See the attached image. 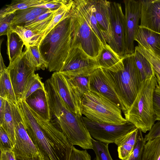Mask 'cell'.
<instances>
[{"label":"cell","mask_w":160,"mask_h":160,"mask_svg":"<svg viewBox=\"0 0 160 160\" xmlns=\"http://www.w3.org/2000/svg\"><path fill=\"white\" fill-rule=\"evenodd\" d=\"M154 72L158 84L160 87V74L155 71H154Z\"/></svg>","instance_id":"obj_49"},{"label":"cell","mask_w":160,"mask_h":160,"mask_svg":"<svg viewBox=\"0 0 160 160\" xmlns=\"http://www.w3.org/2000/svg\"><path fill=\"white\" fill-rule=\"evenodd\" d=\"M14 14L0 15V35H7L8 31L12 27V22Z\"/></svg>","instance_id":"obj_39"},{"label":"cell","mask_w":160,"mask_h":160,"mask_svg":"<svg viewBox=\"0 0 160 160\" xmlns=\"http://www.w3.org/2000/svg\"><path fill=\"white\" fill-rule=\"evenodd\" d=\"M41 160H47L41 155Z\"/></svg>","instance_id":"obj_50"},{"label":"cell","mask_w":160,"mask_h":160,"mask_svg":"<svg viewBox=\"0 0 160 160\" xmlns=\"http://www.w3.org/2000/svg\"><path fill=\"white\" fill-rule=\"evenodd\" d=\"M111 26L112 40L108 44L120 57L126 55L125 15L120 3L111 2Z\"/></svg>","instance_id":"obj_13"},{"label":"cell","mask_w":160,"mask_h":160,"mask_svg":"<svg viewBox=\"0 0 160 160\" xmlns=\"http://www.w3.org/2000/svg\"><path fill=\"white\" fill-rule=\"evenodd\" d=\"M138 44L160 56V34L140 27L134 39Z\"/></svg>","instance_id":"obj_19"},{"label":"cell","mask_w":160,"mask_h":160,"mask_svg":"<svg viewBox=\"0 0 160 160\" xmlns=\"http://www.w3.org/2000/svg\"><path fill=\"white\" fill-rule=\"evenodd\" d=\"M24 52L27 59L36 70L48 69V63L43 58L38 46L31 45L26 46Z\"/></svg>","instance_id":"obj_25"},{"label":"cell","mask_w":160,"mask_h":160,"mask_svg":"<svg viewBox=\"0 0 160 160\" xmlns=\"http://www.w3.org/2000/svg\"><path fill=\"white\" fill-rule=\"evenodd\" d=\"M18 103L27 132L40 153L47 160H66L73 145L63 133L32 110L25 100Z\"/></svg>","instance_id":"obj_1"},{"label":"cell","mask_w":160,"mask_h":160,"mask_svg":"<svg viewBox=\"0 0 160 160\" xmlns=\"http://www.w3.org/2000/svg\"><path fill=\"white\" fill-rule=\"evenodd\" d=\"M7 36V52L10 64L22 54L24 44L19 36L11 29L8 31Z\"/></svg>","instance_id":"obj_21"},{"label":"cell","mask_w":160,"mask_h":160,"mask_svg":"<svg viewBox=\"0 0 160 160\" xmlns=\"http://www.w3.org/2000/svg\"><path fill=\"white\" fill-rule=\"evenodd\" d=\"M83 13L91 28L103 45L107 43L102 35L101 29L94 13L92 0H80Z\"/></svg>","instance_id":"obj_23"},{"label":"cell","mask_w":160,"mask_h":160,"mask_svg":"<svg viewBox=\"0 0 160 160\" xmlns=\"http://www.w3.org/2000/svg\"></svg>","instance_id":"obj_51"},{"label":"cell","mask_w":160,"mask_h":160,"mask_svg":"<svg viewBox=\"0 0 160 160\" xmlns=\"http://www.w3.org/2000/svg\"><path fill=\"white\" fill-rule=\"evenodd\" d=\"M126 55L133 54L135 51V38L139 28L141 19V0H125Z\"/></svg>","instance_id":"obj_12"},{"label":"cell","mask_w":160,"mask_h":160,"mask_svg":"<svg viewBox=\"0 0 160 160\" xmlns=\"http://www.w3.org/2000/svg\"><path fill=\"white\" fill-rule=\"evenodd\" d=\"M11 29L19 36L25 46L29 45H34L37 35L31 30L24 26L18 25L12 26Z\"/></svg>","instance_id":"obj_32"},{"label":"cell","mask_w":160,"mask_h":160,"mask_svg":"<svg viewBox=\"0 0 160 160\" xmlns=\"http://www.w3.org/2000/svg\"><path fill=\"white\" fill-rule=\"evenodd\" d=\"M0 97L10 102L18 103L7 68L0 71Z\"/></svg>","instance_id":"obj_22"},{"label":"cell","mask_w":160,"mask_h":160,"mask_svg":"<svg viewBox=\"0 0 160 160\" xmlns=\"http://www.w3.org/2000/svg\"><path fill=\"white\" fill-rule=\"evenodd\" d=\"M0 160H17L14 152L12 149L0 150Z\"/></svg>","instance_id":"obj_44"},{"label":"cell","mask_w":160,"mask_h":160,"mask_svg":"<svg viewBox=\"0 0 160 160\" xmlns=\"http://www.w3.org/2000/svg\"><path fill=\"white\" fill-rule=\"evenodd\" d=\"M95 18L103 37L109 44L112 40L111 26V2L105 0H92Z\"/></svg>","instance_id":"obj_15"},{"label":"cell","mask_w":160,"mask_h":160,"mask_svg":"<svg viewBox=\"0 0 160 160\" xmlns=\"http://www.w3.org/2000/svg\"><path fill=\"white\" fill-rule=\"evenodd\" d=\"M132 54L142 81L155 75L150 63L142 53L135 49Z\"/></svg>","instance_id":"obj_29"},{"label":"cell","mask_w":160,"mask_h":160,"mask_svg":"<svg viewBox=\"0 0 160 160\" xmlns=\"http://www.w3.org/2000/svg\"><path fill=\"white\" fill-rule=\"evenodd\" d=\"M139 129L136 128L117 140L118 156L121 160H128L136 144Z\"/></svg>","instance_id":"obj_20"},{"label":"cell","mask_w":160,"mask_h":160,"mask_svg":"<svg viewBox=\"0 0 160 160\" xmlns=\"http://www.w3.org/2000/svg\"><path fill=\"white\" fill-rule=\"evenodd\" d=\"M90 90L102 94L119 107L124 113L126 111L119 92L110 72L99 68L90 75Z\"/></svg>","instance_id":"obj_10"},{"label":"cell","mask_w":160,"mask_h":160,"mask_svg":"<svg viewBox=\"0 0 160 160\" xmlns=\"http://www.w3.org/2000/svg\"><path fill=\"white\" fill-rule=\"evenodd\" d=\"M139 27L160 34V0H141Z\"/></svg>","instance_id":"obj_16"},{"label":"cell","mask_w":160,"mask_h":160,"mask_svg":"<svg viewBox=\"0 0 160 160\" xmlns=\"http://www.w3.org/2000/svg\"><path fill=\"white\" fill-rule=\"evenodd\" d=\"M18 102L22 99L26 84L35 73V68L27 59L24 51L7 68Z\"/></svg>","instance_id":"obj_11"},{"label":"cell","mask_w":160,"mask_h":160,"mask_svg":"<svg viewBox=\"0 0 160 160\" xmlns=\"http://www.w3.org/2000/svg\"><path fill=\"white\" fill-rule=\"evenodd\" d=\"M39 89H45L44 84L38 74H35L28 81L22 97L25 99L32 93Z\"/></svg>","instance_id":"obj_33"},{"label":"cell","mask_w":160,"mask_h":160,"mask_svg":"<svg viewBox=\"0 0 160 160\" xmlns=\"http://www.w3.org/2000/svg\"><path fill=\"white\" fill-rule=\"evenodd\" d=\"M82 119L92 138L108 144L114 143L118 139L136 128L134 124L128 121L123 124H114L93 121L85 116H82Z\"/></svg>","instance_id":"obj_9"},{"label":"cell","mask_w":160,"mask_h":160,"mask_svg":"<svg viewBox=\"0 0 160 160\" xmlns=\"http://www.w3.org/2000/svg\"><path fill=\"white\" fill-rule=\"evenodd\" d=\"M0 71H1L4 69L7 68V67H6L5 66L3 60V59L1 53H0Z\"/></svg>","instance_id":"obj_47"},{"label":"cell","mask_w":160,"mask_h":160,"mask_svg":"<svg viewBox=\"0 0 160 160\" xmlns=\"http://www.w3.org/2000/svg\"><path fill=\"white\" fill-rule=\"evenodd\" d=\"M99 68L97 60L88 55L79 44L71 47L65 62L59 72L67 77L88 76Z\"/></svg>","instance_id":"obj_8"},{"label":"cell","mask_w":160,"mask_h":160,"mask_svg":"<svg viewBox=\"0 0 160 160\" xmlns=\"http://www.w3.org/2000/svg\"><path fill=\"white\" fill-rule=\"evenodd\" d=\"M73 1L72 0H69L67 3L62 6L55 12L53 18L47 27L37 36L34 46L39 47L42 41L65 16L70 8Z\"/></svg>","instance_id":"obj_24"},{"label":"cell","mask_w":160,"mask_h":160,"mask_svg":"<svg viewBox=\"0 0 160 160\" xmlns=\"http://www.w3.org/2000/svg\"><path fill=\"white\" fill-rule=\"evenodd\" d=\"M68 14L72 31L71 47L80 44L88 55L97 60L103 45L86 18L80 0L73 1Z\"/></svg>","instance_id":"obj_4"},{"label":"cell","mask_w":160,"mask_h":160,"mask_svg":"<svg viewBox=\"0 0 160 160\" xmlns=\"http://www.w3.org/2000/svg\"><path fill=\"white\" fill-rule=\"evenodd\" d=\"M65 76L76 95L82 101L84 94L90 90V75Z\"/></svg>","instance_id":"obj_26"},{"label":"cell","mask_w":160,"mask_h":160,"mask_svg":"<svg viewBox=\"0 0 160 160\" xmlns=\"http://www.w3.org/2000/svg\"><path fill=\"white\" fill-rule=\"evenodd\" d=\"M0 126H2L8 133L13 147L14 144V123L12 106L7 100L3 121Z\"/></svg>","instance_id":"obj_30"},{"label":"cell","mask_w":160,"mask_h":160,"mask_svg":"<svg viewBox=\"0 0 160 160\" xmlns=\"http://www.w3.org/2000/svg\"><path fill=\"white\" fill-rule=\"evenodd\" d=\"M123 59L107 43L103 45L97 60L99 67L117 72L123 69Z\"/></svg>","instance_id":"obj_17"},{"label":"cell","mask_w":160,"mask_h":160,"mask_svg":"<svg viewBox=\"0 0 160 160\" xmlns=\"http://www.w3.org/2000/svg\"><path fill=\"white\" fill-rule=\"evenodd\" d=\"M145 143L142 132L139 129L136 144L128 160H141Z\"/></svg>","instance_id":"obj_37"},{"label":"cell","mask_w":160,"mask_h":160,"mask_svg":"<svg viewBox=\"0 0 160 160\" xmlns=\"http://www.w3.org/2000/svg\"><path fill=\"white\" fill-rule=\"evenodd\" d=\"M49 0H17L12 1L6 7L1 10L0 15H6L13 13L15 11L25 9L45 4Z\"/></svg>","instance_id":"obj_27"},{"label":"cell","mask_w":160,"mask_h":160,"mask_svg":"<svg viewBox=\"0 0 160 160\" xmlns=\"http://www.w3.org/2000/svg\"><path fill=\"white\" fill-rule=\"evenodd\" d=\"M157 84L155 75L144 80L134 102L123 113L125 119L143 133L149 131L156 121L153 98Z\"/></svg>","instance_id":"obj_3"},{"label":"cell","mask_w":160,"mask_h":160,"mask_svg":"<svg viewBox=\"0 0 160 160\" xmlns=\"http://www.w3.org/2000/svg\"><path fill=\"white\" fill-rule=\"evenodd\" d=\"M66 160H91V157L86 150H79L73 146L68 153Z\"/></svg>","instance_id":"obj_38"},{"label":"cell","mask_w":160,"mask_h":160,"mask_svg":"<svg viewBox=\"0 0 160 160\" xmlns=\"http://www.w3.org/2000/svg\"><path fill=\"white\" fill-rule=\"evenodd\" d=\"M153 104L155 121H160V87L158 84L153 93Z\"/></svg>","instance_id":"obj_40"},{"label":"cell","mask_w":160,"mask_h":160,"mask_svg":"<svg viewBox=\"0 0 160 160\" xmlns=\"http://www.w3.org/2000/svg\"><path fill=\"white\" fill-rule=\"evenodd\" d=\"M135 49L142 53L150 62L154 71L160 74V56L138 44Z\"/></svg>","instance_id":"obj_36"},{"label":"cell","mask_w":160,"mask_h":160,"mask_svg":"<svg viewBox=\"0 0 160 160\" xmlns=\"http://www.w3.org/2000/svg\"><path fill=\"white\" fill-rule=\"evenodd\" d=\"M123 61L124 68L122 70L117 72L109 71L127 111L136 97L143 81L133 54L126 55L123 57Z\"/></svg>","instance_id":"obj_6"},{"label":"cell","mask_w":160,"mask_h":160,"mask_svg":"<svg viewBox=\"0 0 160 160\" xmlns=\"http://www.w3.org/2000/svg\"><path fill=\"white\" fill-rule=\"evenodd\" d=\"M92 149L96 154L95 160H113L109 152L108 143L94 139L92 138Z\"/></svg>","instance_id":"obj_35"},{"label":"cell","mask_w":160,"mask_h":160,"mask_svg":"<svg viewBox=\"0 0 160 160\" xmlns=\"http://www.w3.org/2000/svg\"><path fill=\"white\" fill-rule=\"evenodd\" d=\"M69 0H49L48 2L40 5L37 7L46 8L52 11L58 10L60 8L67 3Z\"/></svg>","instance_id":"obj_42"},{"label":"cell","mask_w":160,"mask_h":160,"mask_svg":"<svg viewBox=\"0 0 160 160\" xmlns=\"http://www.w3.org/2000/svg\"><path fill=\"white\" fill-rule=\"evenodd\" d=\"M10 103L12 106L15 126L14 144L12 150L16 158L23 159L38 156L40 153L27 132L18 103Z\"/></svg>","instance_id":"obj_7"},{"label":"cell","mask_w":160,"mask_h":160,"mask_svg":"<svg viewBox=\"0 0 160 160\" xmlns=\"http://www.w3.org/2000/svg\"><path fill=\"white\" fill-rule=\"evenodd\" d=\"M57 11H49L37 17L24 26L36 34L37 36L47 27L53 18L55 13Z\"/></svg>","instance_id":"obj_28"},{"label":"cell","mask_w":160,"mask_h":160,"mask_svg":"<svg viewBox=\"0 0 160 160\" xmlns=\"http://www.w3.org/2000/svg\"><path fill=\"white\" fill-rule=\"evenodd\" d=\"M0 150L12 149L13 146L9 136L4 128L0 126Z\"/></svg>","instance_id":"obj_41"},{"label":"cell","mask_w":160,"mask_h":160,"mask_svg":"<svg viewBox=\"0 0 160 160\" xmlns=\"http://www.w3.org/2000/svg\"><path fill=\"white\" fill-rule=\"evenodd\" d=\"M13 14L12 22V26L17 25L24 26L37 18L31 12L28 8L17 10Z\"/></svg>","instance_id":"obj_34"},{"label":"cell","mask_w":160,"mask_h":160,"mask_svg":"<svg viewBox=\"0 0 160 160\" xmlns=\"http://www.w3.org/2000/svg\"><path fill=\"white\" fill-rule=\"evenodd\" d=\"M141 160H160V137L146 142Z\"/></svg>","instance_id":"obj_31"},{"label":"cell","mask_w":160,"mask_h":160,"mask_svg":"<svg viewBox=\"0 0 160 160\" xmlns=\"http://www.w3.org/2000/svg\"><path fill=\"white\" fill-rule=\"evenodd\" d=\"M17 160H41V155L40 154L39 155L35 157L28 158L23 159H19L16 158Z\"/></svg>","instance_id":"obj_48"},{"label":"cell","mask_w":160,"mask_h":160,"mask_svg":"<svg viewBox=\"0 0 160 160\" xmlns=\"http://www.w3.org/2000/svg\"><path fill=\"white\" fill-rule=\"evenodd\" d=\"M159 137H160V121L154 124L148 133L144 138V141L146 142L149 140Z\"/></svg>","instance_id":"obj_43"},{"label":"cell","mask_w":160,"mask_h":160,"mask_svg":"<svg viewBox=\"0 0 160 160\" xmlns=\"http://www.w3.org/2000/svg\"><path fill=\"white\" fill-rule=\"evenodd\" d=\"M25 100L28 106L42 118L50 121L49 106L45 89L37 90Z\"/></svg>","instance_id":"obj_18"},{"label":"cell","mask_w":160,"mask_h":160,"mask_svg":"<svg viewBox=\"0 0 160 160\" xmlns=\"http://www.w3.org/2000/svg\"><path fill=\"white\" fill-rule=\"evenodd\" d=\"M72 41L68 11L61 21L42 41L39 46L42 55L48 63L47 69L49 71L59 72L61 70L69 52Z\"/></svg>","instance_id":"obj_2"},{"label":"cell","mask_w":160,"mask_h":160,"mask_svg":"<svg viewBox=\"0 0 160 160\" xmlns=\"http://www.w3.org/2000/svg\"><path fill=\"white\" fill-rule=\"evenodd\" d=\"M28 8L31 12L37 17L50 11L46 8L37 7H32Z\"/></svg>","instance_id":"obj_45"},{"label":"cell","mask_w":160,"mask_h":160,"mask_svg":"<svg viewBox=\"0 0 160 160\" xmlns=\"http://www.w3.org/2000/svg\"><path fill=\"white\" fill-rule=\"evenodd\" d=\"M82 115L92 121L121 124L128 121L124 118L121 109L102 94L90 90L81 101Z\"/></svg>","instance_id":"obj_5"},{"label":"cell","mask_w":160,"mask_h":160,"mask_svg":"<svg viewBox=\"0 0 160 160\" xmlns=\"http://www.w3.org/2000/svg\"><path fill=\"white\" fill-rule=\"evenodd\" d=\"M6 99L0 97V124L2 122L4 113Z\"/></svg>","instance_id":"obj_46"},{"label":"cell","mask_w":160,"mask_h":160,"mask_svg":"<svg viewBox=\"0 0 160 160\" xmlns=\"http://www.w3.org/2000/svg\"><path fill=\"white\" fill-rule=\"evenodd\" d=\"M50 79L68 109L75 115L82 117L81 101L74 92L65 77L59 72H55Z\"/></svg>","instance_id":"obj_14"}]
</instances>
